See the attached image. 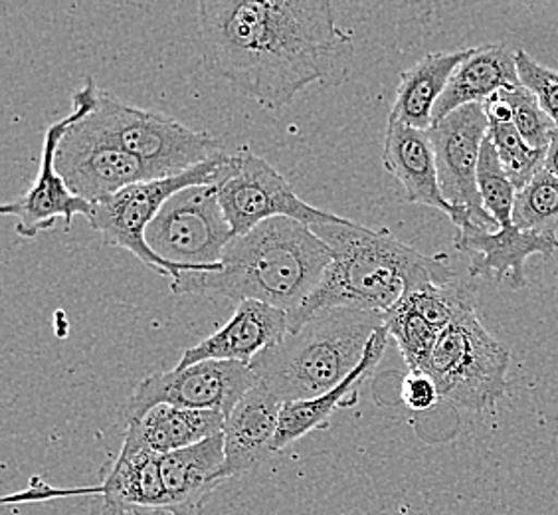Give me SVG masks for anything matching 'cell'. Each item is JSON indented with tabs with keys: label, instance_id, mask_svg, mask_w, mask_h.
<instances>
[{
	"label": "cell",
	"instance_id": "1",
	"mask_svg": "<svg viewBox=\"0 0 558 515\" xmlns=\"http://www.w3.org/2000/svg\"><path fill=\"white\" fill-rule=\"evenodd\" d=\"M198 31L208 74L268 111L353 70V34L327 0H201Z\"/></svg>",
	"mask_w": 558,
	"mask_h": 515
},
{
	"label": "cell",
	"instance_id": "2",
	"mask_svg": "<svg viewBox=\"0 0 558 515\" xmlns=\"http://www.w3.org/2000/svg\"><path fill=\"white\" fill-rule=\"evenodd\" d=\"M312 228L333 258L319 288L290 313V332L327 310L387 315L422 286L458 278L446 254L426 256L388 230H371L347 218Z\"/></svg>",
	"mask_w": 558,
	"mask_h": 515
},
{
	"label": "cell",
	"instance_id": "3",
	"mask_svg": "<svg viewBox=\"0 0 558 515\" xmlns=\"http://www.w3.org/2000/svg\"><path fill=\"white\" fill-rule=\"evenodd\" d=\"M331 258V248L312 226L293 218H271L234 238L222 254L220 268L184 272L171 282V291L238 303L262 301L293 313L319 288Z\"/></svg>",
	"mask_w": 558,
	"mask_h": 515
},
{
	"label": "cell",
	"instance_id": "4",
	"mask_svg": "<svg viewBox=\"0 0 558 515\" xmlns=\"http://www.w3.org/2000/svg\"><path fill=\"white\" fill-rule=\"evenodd\" d=\"M385 315L327 310L252 361V371L283 403L322 397L353 373Z\"/></svg>",
	"mask_w": 558,
	"mask_h": 515
},
{
	"label": "cell",
	"instance_id": "5",
	"mask_svg": "<svg viewBox=\"0 0 558 515\" xmlns=\"http://www.w3.org/2000/svg\"><path fill=\"white\" fill-rule=\"evenodd\" d=\"M82 123L97 137L145 163L155 179L177 177L225 155L220 143L205 131L165 113L128 106L99 87Z\"/></svg>",
	"mask_w": 558,
	"mask_h": 515
},
{
	"label": "cell",
	"instance_id": "6",
	"mask_svg": "<svg viewBox=\"0 0 558 515\" xmlns=\"http://www.w3.org/2000/svg\"><path fill=\"white\" fill-rule=\"evenodd\" d=\"M511 351L468 313L441 332L428 363V373L441 398L473 412L495 410L507 395Z\"/></svg>",
	"mask_w": 558,
	"mask_h": 515
},
{
	"label": "cell",
	"instance_id": "7",
	"mask_svg": "<svg viewBox=\"0 0 558 515\" xmlns=\"http://www.w3.org/2000/svg\"><path fill=\"white\" fill-rule=\"evenodd\" d=\"M228 167L230 155H220L177 177L131 184L118 194L92 204V215L87 223L104 237L106 244L128 250L147 268L174 282L183 272L167 264L150 250L145 240V230L155 220V216L161 213L162 204L172 194L181 193L194 184H218L225 179Z\"/></svg>",
	"mask_w": 558,
	"mask_h": 515
},
{
	"label": "cell",
	"instance_id": "8",
	"mask_svg": "<svg viewBox=\"0 0 558 515\" xmlns=\"http://www.w3.org/2000/svg\"><path fill=\"white\" fill-rule=\"evenodd\" d=\"M236 238L216 184H194L172 194L145 230L150 250L181 272H215Z\"/></svg>",
	"mask_w": 558,
	"mask_h": 515
},
{
	"label": "cell",
	"instance_id": "9",
	"mask_svg": "<svg viewBox=\"0 0 558 515\" xmlns=\"http://www.w3.org/2000/svg\"><path fill=\"white\" fill-rule=\"evenodd\" d=\"M218 187V199L234 235L242 237L271 218H293L307 226L343 223V216L319 211L301 201L266 159L247 145L230 155V167Z\"/></svg>",
	"mask_w": 558,
	"mask_h": 515
},
{
	"label": "cell",
	"instance_id": "10",
	"mask_svg": "<svg viewBox=\"0 0 558 515\" xmlns=\"http://www.w3.org/2000/svg\"><path fill=\"white\" fill-rule=\"evenodd\" d=\"M74 494L94 498L92 515H169V498L161 476V456L145 448L128 430L121 451L116 460L109 462L99 486L56 490L36 476L28 490L4 498V504L38 502Z\"/></svg>",
	"mask_w": 558,
	"mask_h": 515
},
{
	"label": "cell",
	"instance_id": "11",
	"mask_svg": "<svg viewBox=\"0 0 558 515\" xmlns=\"http://www.w3.org/2000/svg\"><path fill=\"white\" fill-rule=\"evenodd\" d=\"M252 367L230 361H203L186 369H171L145 376L128 398L123 417L140 420L159 405L186 410H215L228 417L247 391L258 385Z\"/></svg>",
	"mask_w": 558,
	"mask_h": 515
},
{
	"label": "cell",
	"instance_id": "12",
	"mask_svg": "<svg viewBox=\"0 0 558 515\" xmlns=\"http://www.w3.org/2000/svg\"><path fill=\"white\" fill-rule=\"evenodd\" d=\"M96 89L94 77H87L84 87H80L74 94L72 113L46 128L40 167L33 187L16 201L2 204L0 213L14 218V230L22 238H36L44 230L54 228L58 218H64L65 226L70 228L74 216L89 218L92 215V204L75 196L56 169V153L68 129L89 113Z\"/></svg>",
	"mask_w": 558,
	"mask_h": 515
},
{
	"label": "cell",
	"instance_id": "13",
	"mask_svg": "<svg viewBox=\"0 0 558 515\" xmlns=\"http://www.w3.org/2000/svg\"><path fill=\"white\" fill-rule=\"evenodd\" d=\"M436 153L441 194L448 203L470 211L473 223L485 230H499V225L485 213L477 191V165L489 133L484 104H470L436 121L428 129Z\"/></svg>",
	"mask_w": 558,
	"mask_h": 515
},
{
	"label": "cell",
	"instance_id": "14",
	"mask_svg": "<svg viewBox=\"0 0 558 515\" xmlns=\"http://www.w3.org/2000/svg\"><path fill=\"white\" fill-rule=\"evenodd\" d=\"M82 119L68 129L56 153V169L75 196L96 204L131 184L155 181L145 163L97 137Z\"/></svg>",
	"mask_w": 558,
	"mask_h": 515
},
{
	"label": "cell",
	"instance_id": "15",
	"mask_svg": "<svg viewBox=\"0 0 558 515\" xmlns=\"http://www.w3.org/2000/svg\"><path fill=\"white\" fill-rule=\"evenodd\" d=\"M453 248L470 256V276L492 279L495 284H509L511 290L526 286L525 262L531 256H553L558 250V238L526 232L515 225L499 230H485L482 226L458 228Z\"/></svg>",
	"mask_w": 558,
	"mask_h": 515
},
{
	"label": "cell",
	"instance_id": "16",
	"mask_svg": "<svg viewBox=\"0 0 558 515\" xmlns=\"http://www.w3.org/2000/svg\"><path fill=\"white\" fill-rule=\"evenodd\" d=\"M383 167L400 183L409 203L438 208L444 215L450 216L451 223L458 228L475 225L470 211L458 208L444 199L436 153L428 131L388 119Z\"/></svg>",
	"mask_w": 558,
	"mask_h": 515
},
{
	"label": "cell",
	"instance_id": "17",
	"mask_svg": "<svg viewBox=\"0 0 558 515\" xmlns=\"http://www.w3.org/2000/svg\"><path fill=\"white\" fill-rule=\"evenodd\" d=\"M290 333V313L262 301H240L232 320L201 344L184 351L177 369L203 361H230L252 366V361Z\"/></svg>",
	"mask_w": 558,
	"mask_h": 515
},
{
	"label": "cell",
	"instance_id": "18",
	"mask_svg": "<svg viewBox=\"0 0 558 515\" xmlns=\"http://www.w3.org/2000/svg\"><path fill=\"white\" fill-rule=\"evenodd\" d=\"M283 400L259 381L226 417L225 480L258 468L276 452Z\"/></svg>",
	"mask_w": 558,
	"mask_h": 515
},
{
	"label": "cell",
	"instance_id": "19",
	"mask_svg": "<svg viewBox=\"0 0 558 515\" xmlns=\"http://www.w3.org/2000/svg\"><path fill=\"white\" fill-rule=\"evenodd\" d=\"M388 339H390V333L385 325L371 337V342L366 345L365 357L353 373L331 391L323 393L322 397L283 403L281 417H279L276 452L288 448L290 444L307 436L313 430L329 429V420L333 417L335 410L356 405L359 386L366 376H371L376 366L380 363V359L387 354Z\"/></svg>",
	"mask_w": 558,
	"mask_h": 515
},
{
	"label": "cell",
	"instance_id": "20",
	"mask_svg": "<svg viewBox=\"0 0 558 515\" xmlns=\"http://www.w3.org/2000/svg\"><path fill=\"white\" fill-rule=\"evenodd\" d=\"M225 436L161 456L169 515H198L208 495L225 482Z\"/></svg>",
	"mask_w": 558,
	"mask_h": 515
},
{
	"label": "cell",
	"instance_id": "21",
	"mask_svg": "<svg viewBox=\"0 0 558 515\" xmlns=\"http://www.w3.org/2000/svg\"><path fill=\"white\" fill-rule=\"evenodd\" d=\"M519 86L521 80L517 70L515 50L505 44L475 46L473 55L451 75L450 84L434 109V123L458 108L484 104L495 94Z\"/></svg>",
	"mask_w": 558,
	"mask_h": 515
},
{
	"label": "cell",
	"instance_id": "22",
	"mask_svg": "<svg viewBox=\"0 0 558 515\" xmlns=\"http://www.w3.org/2000/svg\"><path fill=\"white\" fill-rule=\"evenodd\" d=\"M475 48H458L424 56L400 74L390 121L428 131L434 109L450 84L451 75L473 55Z\"/></svg>",
	"mask_w": 558,
	"mask_h": 515
},
{
	"label": "cell",
	"instance_id": "23",
	"mask_svg": "<svg viewBox=\"0 0 558 515\" xmlns=\"http://www.w3.org/2000/svg\"><path fill=\"white\" fill-rule=\"evenodd\" d=\"M225 424L222 412L159 405L150 408L140 420L128 422V432L145 448L155 452L157 456H165L222 434Z\"/></svg>",
	"mask_w": 558,
	"mask_h": 515
},
{
	"label": "cell",
	"instance_id": "24",
	"mask_svg": "<svg viewBox=\"0 0 558 515\" xmlns=\"http://www.w3.org/2000/svg\"><path fill=\"white\" fill-rule=\"evenodd\" d=\"M402 301H407L414 312H418L440 333L463 315L477 313V294L460 278L451 279L448 284L422 286Z\"/></svg>",
	"mask_w": 558,
	"mask_h": 515
},
{
	"label": "cell",
	"instance_id": "25",
	"mask_svg": "<svg viewBox=\"0 0 558 515\" xmlns=\"http://www.w3.org/2000/svg\"><path fill=\"white\" fill-rule=\"evenodd\" d=\"M390 337L397 342L409 371H428L429 359L441 333L414 312L407 301H400L395 310L385 315Z\"/></svg>",
	"mask_w": 558,
	"mask_h": 515
},
{
	"label": "cell",
	"instance_id": "26",
	"mask_svg": "<svg viewBox=\"0 0 558 515\" xmlns=\"http://www.w3.org/2000/svg\"><path fill=\"white\" fill-rule=\"evenodd\" d=\"M513 225L526 232L557 237L558 179L547 169L538 171L535 179L517 193Z\"/></svg>",
	"mask_w": 558,
	"mask_h": 515
},
{
	"label": "cell",
	"instance_id": "27",
	"mask_svg": "<svg viewBox=\"0 0 558 515\" xmlns=\"http://www.w3.org/2000/svg\"><path fill=\"white\" fill-rule=\"evenodd\" d=\"M477 191L482 196L485 213L494 218L499 228L513 225L517 189L509 181L489 135L485 137L477 165Z\"/></svg>",
	"mask_w": 558,
	"mask_h": 515
},
{
	"label": "cell",
	"instance_id": "28",
	"mask_svg": "<svg viewBox=\"0 0 558 515\" xmlns=\"http://www.w3.org/2000/svg\"><path fill=\"white\" fill-rule=\"evenodd\" d=\"M487 135L494 141L497 155L517 193L525 189L538 171L545 169L547 151L533 149L526 145L513 123H489Z\"/></svg>",
	"mask_w": 558,
	"mask_h": 515
},
{
	"label": "cell",
	"instance_id": "29",
	"mask_svg": "<svg viewBox=\"0 0 558 515\" xmlns=\"http://www.w3.org/2000/svg\"><path fill=\"white\" fill-rule=\"evenodd\" d=\"M504 94L513 111V125L519 135L533 149L547 151L557 125L545 113V109L541 108L537 96L525 86L504 89Z\"/></svg>",
	"mask_w": 558,
	"mask_h": 515
},
{
	"label": "cell",
	"instance_id": "30",
	"mask_svg": "<svg viewBox=\"0 0 558 515\" xmlns=\"http://www.w3.org/2000/svg\"><path fill=\"white\" fill-rule=\"evenodd\" d=\"M517 70L521 86L531 89L537 96L541 108L558 128V72L547 65L538 64L525 50H515Z\"/></svg>",
	"mask_w": 558,
	"mask_h": 515
},
{
	"label": "cell",
	"instance_id": "31",
	"mask_svg": "<svg viewBox=\"0 0 558 515\" xmlns=\"http://www.w3.org/2000/svg\"><path fill=\"white\" fill-rule=\"evenodd\" d=\"M400 400L412 412H428L440 403V388L428 371H409L400 385Z\"/></svg>",
	"mask_w": 558,
	"mask_h": 515
},
{
	"label": "cell",
	"instance_id": "32",
	"mask_svg": "<svg viewBox=\"0 0 558 515\" xmlns=\"http://www.w3.org/2000/svg\"><path fill=\"white\" fill-rule=\"evenodd\" d=\"M545 169H547L553 177L558 179V128L555 129L553 137H550V145L547 149V159H545Z\"/></svg>",
	"mask_w": 558,
	"mask_h": 515
}]
</instances>
